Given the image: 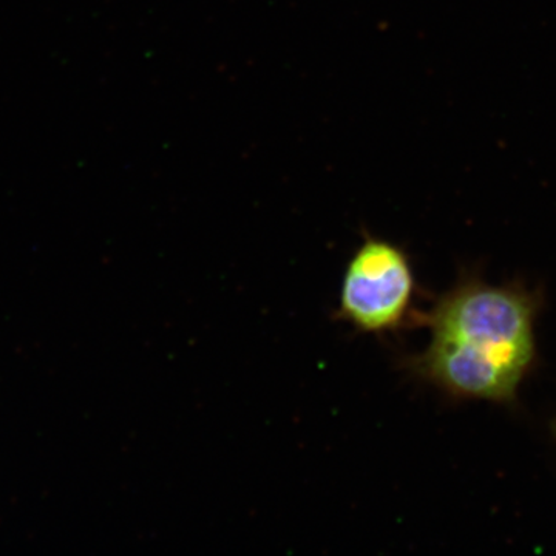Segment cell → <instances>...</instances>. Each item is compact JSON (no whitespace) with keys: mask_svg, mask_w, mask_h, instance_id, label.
Returning <instances> with one entry per match:
<instances>
[{"mask_svg":"<svg viewBox=\"0 0 556 556\" xmlns=\"http://www.w3.org/2000/svg\"><path fill=\"white\" fill-rule=\"evenodd\" d=\"M533 311L515 289L463 285L428 317L430 345L413 369L453 396L511 401L533 361Z\"/></svg>","mask_w":556,"mask_h":556,"instance_id":"1","label":"cell"},{"mask_svg":"<svg viewBox=\"0 0 556 556\" xmlns=\"http://www.w3.org/2000/svg\"><path fill=\"white\" fill-rule=\"evenodd\" d=\"M415 273L407 252L367 236L348 262L339 294V317L365 334L397 331L415 299Z\"/></svg>","mask_w":556,"mask_h":556,"instance_id":"2","label":"cell"},{"mask_svg":"<svg viewBox=\"0 0 556 556\" xmlns=\"http://www.w3.org/2000/svg\"><path fill=\"white\" fill-rule=\"evenodd\" d=\"M555 437H556V424H555Z\"/></svg>","mask_w":556,"mask_h":556,"instance_id":"3","label":"cell"}]
</instances>
